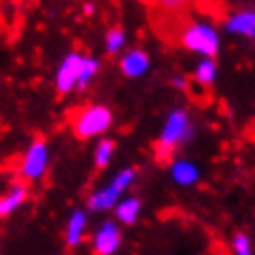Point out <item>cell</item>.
<instances>
[{"instance_id":"obj_1","label":"cell","mask_w":255,"mask_h":255,"mask_svg":"<svg viewBox=\"0 0 255 255\" xmlns=\"http://www.w3.org/2000/svg\"><path fill=\"white\" fill-rule=\"evenodd\" d=\"M69 121L78 138H89L106 130L111 124V111L104 106H85L69 111Z\"/></svg>"},{"instance_id":"obj_2","label":"cell","mask_w":255,"mask_h":255,"mask_svg":"<svg viewBox=\"0 0 255 255\" xmlns=\"http://www.w3.org/2000/svg\"><path fill=\"white\" fill-rule=\"evenodd\" d=\"M184 132H186V117H184L182 113H175L173 117L169 119L167 130H164L162 138L156 143V160L160 162V164L169 162L171 158H173L175 145L184 136Z\"/></svg>"},{"instance_id":"obj_3","label":"cell","mask_w":255,"mask_h":255,"mask_svg":"<svg viewBox=\"0 0 255 255\" xmlns=\"http://www.w3.org/2000/svg\"><path fill=\"white\" fill-rule=\"evenodd\" d=\"M182 46H186L190 50H199V52L214 56L216 54V46H219V39H216L214 30L208 26H190L186 28V33L182 35L180 39Z\"/></svg>"},{"instance_id":"obj_4","label":"cell","mask_w":255,"mask_h":255,"mask_svg":"<svg viewBox=\"0 0 255 255\" xmlns=\"http://www.w3.org/2000/svg\"><path fill=\"white\" fill-rule=\"evenodd\" d=\"M46 162H48L46 143H43V138H37L22 160V175L26 180H35L46 171Z\"/></svg>"},{"instance_id":"obj_5","label":"cell","mask_w":255,"mask_h":255,"mask_svg":"<svg viewBox=\"0 0 255 255\" xmlns=\"http://www.w3.org/2000/svg\"><path fill=\"white\" fill-rule=\"evenodd\" d=\"M82 61H85V59H80L78 54H72V56H67L65 63L61 65L59 76H56V89H59V95L67 93L69 89L78 82L80 69H82Z\"/></svg>"},{"instance_id":"obj_6","label":"cell","mask_w":255,"mask_h":255,"mask_svg":"<svg viewBox=\"0 0 255 255\" xmlns=\"http://www.w3.org/2000/svg\"><path fill=\"white\" fill-rule=\"evenodd\" d=\"M26 195H28L26 184H15V186L11 188L7 195L0 197V219L9 216L17 206H22V201L26 199Z\"/></svg>"},{"instance_id":"obj_7","label":"cell","mask_w":255,"mask_h":255,"mask_svg":"<svg viewBox=\"0 0 255 255\" xmlns=\"http://www.w3.org/2000/svg\"><path fill=\"white\" fill-rule=\"evenodd\" d=\"M119 245V232L115 225H104L102 227V232L98 234V238H95V253L98 255H108L113 253L115 249Z\"/></svg>"},{"instance_id":"obj_8","label":"cell","mask_w":255,"mask_h":255,"mask_svg":"<svg viewBox=\"0 0 255 255\" xmlns=\"http://www.w3.org/2000/svg\"><path fill=\"white\" fill-rule=\"evenodd\" d=\"M147 54L145 52H130L128 56H124V61H121V69H124V74L128 76H138V74H143L145 69H147Z\"/></svg>"},{"instance_id":"obj_9","label":"cell","mask_w":255,"mask_h":255,"mask_svg":"<svg viewBox=\"0 0 255 255\" xmlns=\"http://www.w3.org/2000/svg\"><path fill=\"white\" fill-rule=\"evenodd\" d=\"M229 28L236 30V33H245L249 37H255V13L236 15L234 20L229 22Z\"/></svg>"},{"instance_id":"obj_10","label":"cell","mask_w":255,"mask_h":255,"mask_svg":"<svg viewBox=\"0 0 255 255\" xmlns=\"http://www.w3.org/2000/svg\"><path fill=\"white\" fill-rule=\"evenodd\" d=\"M82 227H85V216H82V212H76V214L72 216V221H69V227H67V242H69L72 247L80 240Z\"/></svg>"},{"instance_id":"obj_11","label":"cell","mask_w":255,"mask_h":255,"mask_svg":"<svg viewBox=\"0 0 255 255\" xmlns=\"http://www.w3.org/2000/svg\"><path fill=\"white\" fill-rule=\"evenodd\" d=\"M115 197H117V193H115L113 188L102 190V193H98V195H93V197H91V201H89V208H91V210H102V208H108V206H113Z\"/></svg>"},{"instance_id":"obj_12","label":"cell","mask_w":255,"mask_h":255,"mask_svg":"<svg viewBox=\"0 0 255 255\" xmlns=\"http://www.w3.org/2000/svg\"><path fill=\"white\" fill-rule=\"evenodd\" d=\"M214 78V63H201V67L197 69V74H195V82H199L201 87H208L210 82H212Z\"/></svg>"},{"instance_id":"obj_13","label":"cell","mask_w":255,"mask_h":255,"mask_svg":"<svg viewBox=\"0 0 255 255\" xmlns=\"http://www.w3.org/2000/svg\"><path fill=\"white\" fill-rule=\"evenodd\" d=\"M136 212H138V201L136 199H130L126 203L119 206V219L124 223H132L136 219Z\"/></svg>"},{"instance_id":"obj_14","label":"cell","mask_w":255,"mask_h":255,"mask_svg":"<svg viewBox=\"0 0 255 255\" xmlns=\"http://www.w3.org/2000/svg\"><path fill=\"white\" fill-rule=\"evenodd\" d=\"M115 147L113 141H102L100 147H98V156H95V162H98V167H104L108 162V156H111V151Z\"/></svg>"},{"instance_id":"obj_15","label":"cell","mask_w":255,"mask_h":255,"mask_svg":"<svg viewBox=\"0 0 255 255\" xmlns=\"http://www.w3.org/2000/svg\"><path fill=\"white\" fill-rule=\"evenodd\" d=\"M98 72V63L95 61H82V69H80V78H78V85L85 87L87 80L91 78V76Z\"/></svg>"},{"instance_id":"obj_16","label":"cell","mask_w":255,"mask_h":255,"mask_svg":"<svg viewBox=\"0 0 255 255\" xmlns=\"http://www.w3.org/2000/svg\"><path fill=\"white\" fill-rule=\"evenodd\" d=\"M175 180L182 182V184H188L195 180V169L188 167V164H180V167H175Z\"/></svg>"},{"instance_id":"obj_17","label":"cell","mask_w":255,"mask_h":255,"mask_svg":"<svg viewBox=\"0 0 255 255\" xmlns=\"http://www.w3.org/2000/svg\"><path fill=\"white\" fill-rule=\"evenodd\" d=\"M121 41H124V33H121V28H113L111 33H108V37H106L108 52H115V50L121 46Z\"/></svg>"},{"instance_id":"obj_18","label":"cell","mask_w":255,"mask_h":255,"mask_svg":"<svg viewBox=\"0 0 255 255\" xmlns=\"http://www.w3.org/2000/svg\"><path fill=\"white\" fill-rule=\"evenodd\" d=\"M130 180H132V171H124V173H121L117 180H115V184H113L111 188L115 190V193H121V190L126 188V184L130 182Z\"/></svg>"},{"instance_id":"obj_19","label":"cell","mask_w":255,"mask_h":255,"mask_svg":"<svg viewBox=\"0 0 255 255\" xmlns=\"http://www.w3.org/2000/svg\"><path fill=\"white\" fill-rule=\"evenodd\" d=\"M236 249L240 251V255H249V240L245 236H238V240H236Z\"/></svg>"}]
</instances>
